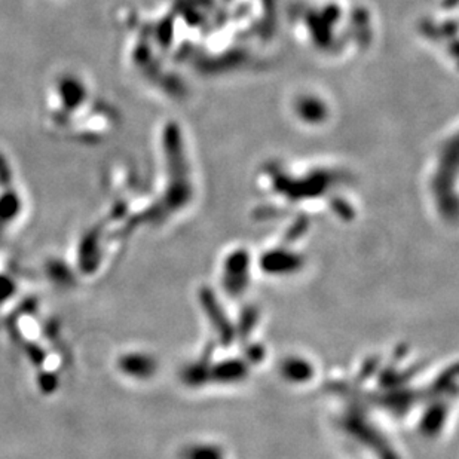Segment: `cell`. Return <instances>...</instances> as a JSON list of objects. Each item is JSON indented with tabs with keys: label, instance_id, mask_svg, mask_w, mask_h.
Wrapping results in <instances>:
<instances>
[{
	"label": "cell",
	"instance_id": "cell-1",
	"mask_svg": "<svg viewBox=\"0 0 459 459\" xmlns=\"http://www.w3.org/2000/svg\"><path fill=\"white\" fill-rule=\"evenodd\" d=\"M292 35L315 58L349 62L376 39V18L360 0H296L288 9Z\"/></svg>",
	"mask_w": 459,
	"mask_h": 459
},
{
	"label": "cell",
	"instance_id": "cell-2",
	"mask_svg": "<svg viewBox=\"0 0 459 459\" xmlns=\"http://www.w3.org/2000/svg\"><path fill=\"white\" fill-rule=\"evenodd\" d=\"M287 113L294 125L302 129L324 128L333 118V103L328 95L315 86L297 88L287 98Z\"/></svg>",
	"mask_w": 459,
	"mask_h": 459
},
{
	"label": "cell",
	"instance_id": "cell-3",
	"mask_svg": "<svg viewBox=\"0 0 459 459\" xmlns=\"http://www.w3.org/2000/svg\"><path fill=\"white\" fill-rule=\"evenodd\" d=\"M418 33L422 42L431 46L449 66V59L456 67V12L449 15V0L438 11L422 15L419 19Z\"/></svg>",
	"mask_w": 459,
	"mask_h": 459
}]
</instances>
